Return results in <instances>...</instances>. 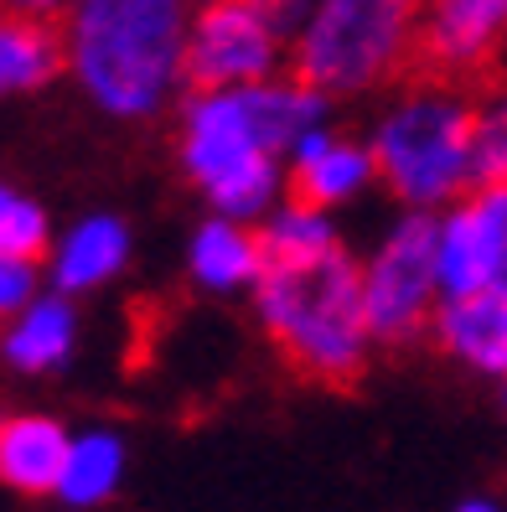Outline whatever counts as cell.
<instances>
[{
	"instance_id": "obj_5",
	"label": "cell",
	"mask_w": 507,
	"mask_h": 512,
	"mask_svg": "<svg viewBox=\"0 0 507 512\" xmlns=\"http://www.w3.org/2000/svg\"><path fill=\"white\" fill-rule=\"evenodd\" d=\"M420 6L425 0H316L290 37V73L337 104L399 88L420 57Z\"/></svg>"
},
{
	"instance_id": "obj_22",
	"label": "cell",
	"mask_w": 507,
	"mask_h": 512,
	"mask_svg": "<svg viewBox=\"0 0 507 512\" xmlns=\"http://www.w3.org/2000/svg\"><path fill=\"white\" fill-rule=\"evenodd\" d=\"M73 0H0V11H11V16H26V21H42V26H57L68 16Z\"/></svg>"
},
{
	"instance_id": "obj_6",
	"label": "cell",
	"mask_w": 507,
	"mask_h": 512,
	"mask_svg": "<svg viewBox=\"0 0 507 512\" xmlns=\"http://www.w3.org/2000/svg\"><path fill=\"white\" fill-rule=\"evenodd\" d=\"M363 300L378 347H414L430 337L440 306V264H435V213H399L373 233L363 249Z\"/></svg>"
},
{
	"instance_id": "obj_11",
	"label": "cell",
	"mask_w": 507,
	"mask_h": 512,
	"mask_svg": "<svg viewBox=\"0 0 507 512\" xmlns=\"http://www.w3.org/2000/svg\"><path fill=\"white\" fill-rule=\"evenodd\" d=\"M373 187H378V161L368 140L342 135L337 119L306 130L290 145V197L316 202L326 213H342V207L363 202Z\"/></svg>"
},
{
	"instance_id": "obj_3",
	"label": "cell",
	"mask_w": 507,
	"mask_h": 512,
	"mask_svg": "<svg viewBox=\"0 0 507 512\" xmlns=\"http://www.w3.org/2000/svg\"><path fill=\"white\" fill-rule=\"evenodd\" d=\"M249 306L264 342L311 383L363 378L378 352L363 300V254L347 244L306 259H264Z\"/></svg>"
},
{
	"instance_id": "obj_14",
	"label": "cell",
	"mask_w": 507,
	"mask_h": 512,
	"mask_svg": "<svg viewBox=\"0 0 507 512\" xmlns=\"http://www.w3.org/2000/svg\"><path fill=\"white\" fill-rule=\"evenodd\" d=\"M182 269L187 280L213 295V300H233V295H254L259 275H264V244H259V223L244 218H223V213H202L187 233L182 249Z\"/></svg>"
},
{
	"instance_id": "obj_8",
	"label": "cell",
	"mask_w": 507,
	"mask_h": 512,
	"mask_svg": "<svg viewBox=\"0 0 507 512\" xmlns=\"http://www.w3.org/2000/svg\"><path fill=\"white\" fill-rule=\"evenodd\" d=\"M440 295H507V182H476L435 213Z\"/></svg>"
},
{
	"instance_id": "obj_2",
	"label": "cell",
	"mask_w": 507,
	"mask_h": 512,
	"mask_svg": "<svg viewBox=\"0 0 507 512\" xmlns=\"http://www.w3.org/2000/svg\"><path fill=\"white\" fill-rule=\"evenodd\" d=\"M197 0H73L57 21L63 73L114 125H151L187 99V37Z\"/></svg>"
},
{
	"instance_id": "obj_7",
	"label": "cell",
	"mask_w": 507,
	"mask_h": 512,
	"mask_svg": "<svg viewBox=\"0 0 507 512\" xmlns=\"http://www.w3.org/2000/svg\"><path fill=\"white\" fill-rule=\"evenodd\" d=\"M290 73V32L254 0H197L187 37V88H244Z\"/></svg>"
},
{
	"instance_id": "obj_9",
	"label": "cell",
	"mask_w": 507,
	"mask_h": 512,
	"mask_svg": "<svg viewBox=\"0 0 507 512\" xmlns=\"http://www.w3.org/2000/svg\"><path fill=\"white\" fill-rule=\"evenodd\" d=\"M507 52V0H425L420 63L440 78H476Z\"/></svg>"
},
{
	"instance_id": "obj_15",
	"label": "cell",
	"mask_w": 507,
	"mask_h": 512,
	"mask_svg": "<svg viewBox=\"0 0 507 512\" xmlns=\"http://www.w3.org/2000/svg\"><path fill=\"white\" fill-rule=\"evenodd\" d=\"M73 430L47 409H6L0 414V487L16 497H52L63 476Z\"/></svg>"
},
{
	"instance_id": "obj_25",
	"label": "cell",
	"mask_w": 507,
	"mask_h": 512,
	"mask_svg": "<svg viewBox=\"0 0 507 512\" xmlns=\"http://www.w3.org/2000/svg\"><path fill=\"white\" fill-rule=\"evenodd\" d=\"M47 512H73V507H47Z\"/></svg>"
},
{
	"instance_id": "obj_16",
	"label": "cell",
	"mask_w": 507,
	"mask_h": 512,
	"mask_svg": "<svg viewBox=\"0 0 507 512\" xmlns=\"http://www.w3.org/2000/svg\"><path fill=\"white\" fill-rule=\"evenodd\" d=\"M125 471H130V440L114 425H83V430H73V445H68V461H63V476H57L52 502L73 507V512H99L119 497Z\"/></svg>"
},
{
	"instance_id": "obj_4",
	"label": "cell",
	"mask_w": 507,
	"mask_h": 512,
	"mask_svg": "<svg viewBox=\"0 0 507 512\" xmlns=\"http://www.w3.org/2000/svg\"><path fill=\"white\" fill-rule=\"evenodd\" d=\"M378 187L409 213H445L476 187V99L456 78H409L368 119Z\"/></svg>"
},
{
	"instance_id": "obj_1",
	"label": "cell",
	"mask_w": 507,
	"mask_h": 512,
	"mask_svg": "<svg viewBox=\"0 0 507 512\" xmlns=\"http://www.w3.org/2000/svg\"><path fill=\"white\" fill-rule=\"evenodd\" d=\"M337 119L301 73L244 88H187L176 104V171L207 213L264 223L290 197V145Z\"/></svg>"
},
{
	"instance_id": "obj_20",
	"label": "cell",
	"mask_w": 507,
	"mask_h": 512,
	"mask_svg": "<svg viewBox=\"0 0 507 512\" xmlns=\"http://www.w3.org/2000/svg\"><path fill=\"white\" fill-rule=\"evenodd\" d=\"M476 182H507V83L476 99Z\"/></svg>"
},
{
	"instance_id": "obj_18",
	"label": "cell",
	"mask_w": 507,
	"mask_h": 512,
	"mask_svg": "<svg viewBox=\"0 0 507 512\" xmlns=\"http://www.w3.org/2000/svg\"><path fill=\"white\" fill-rule=\"evenodd\" d=\"M259 244H264V259H306V254H326V249L347 244V233H342L337 213H326L316 202H301V197H285L259 223Z\"/></svg>"
},
{
	"instance_id": "obj_17",
	"label": "cell",
	"mask_w": 507,
	"mask_h": 512,
	"mask_svg": "<svg viewBox=\"0 0 507 512\" xmlns=\"http://www.w3.org/2000/svg\"><path fill=\"white\" fill-rule=\"evenodd\" d=\"M63 78V37L57 26L0 11V104L32 99Z\"/></svg>"
},
{
	"instance_id": "obj_26",
	"label": "cell",
	"mask_w": 507,
	"mask_h": 512,
	"mask_svg": "<svg viewBox=\"0 0 507 512\" xmlns=\"http://www.w3.org/2000/svg\"><path fill=\"white\" fill-rule=\"evenodd\" d=\"M502 404H507V383H502Z\"/></svg>"
},
{
	"instance_id": "obj_24",
	"label": "cell",
	"mask_w": 507,
	"mask_h": 512,
	"mask_svg": "<svg viewBox=\"0 0 507 512\" xmlns=\"http://www.w3.org/2000/svg\"><path fill=\"white\" fill-rule=\"evenodd\" d=\"M451 512H507V507H502L497 497H461Z\"/></svg>"
},
{
	"instance_id": "obj_12",
	"label": "cell",
	"mask_w": 507,
	"mask_h": 512,
	"mask_svg": "<svg viewBox=\"0 0 507 512\" xmlns=\"http://www.w3.org/2000/svg\"><path fill=\"white\" fill-rule=\"evenodd\" d=\"M83 347V311L78 300L42 285L21 311L0 321V368L11 378H52L63 373Z\"/></svg>"
},
{
	"instance_id": "obj_10",
	"label": "cell",
	"mask_w": 507,
	"mask_h": 512,
	"mask_svg": "<svg viewBox=\"0 0 507 512\" xmlns=\"http://www.w3.org/2000/svg\"><path fill=\"white\" fill-rule=\"evenodd\" d=\"M135 259V228L114 213V207H94L78 213L52 233V249L42 259V275L52 290H63L73 300L109 290Z\"/></svg>"
},
{
	"instance_id": "obj_21",
	"label": "cell",
	"mask_w": 507,
	"mask_h": 512,
	"mask_svg": "<svg viewBox=\"0 0 507 512\" xmlns=\"http://www.w3.org/2000/svg\"><path fill=\"white\" fill-rule=\"evenodd\" d=\"M37 290H42L37 264H26V259H6V254H0V321H6L11 311H21Z\"/></svg>"
},
{
	"instance_id": "obj_23",
	"label": "cell",
	"mask_w": 507,
	"mask_h": 512,
	"mask_svg": "<svg viewBox=\"0 0 507 512\" xmlns=\"http://www.w3.org/2000/svg\"><path fill=\"white\" fill-rule=\"evenodd\" d=\"M254 6H259L264 16H270L275 26H285V32L295 37V32H301V21L311 16V6H316V0H254Z\"/></svg>"
},
{
	"instance_id": "obj_19",
	"label": "cell",
	"mask_w": 507,
	"mask_h": 512,
	"mask_svg": "<svg viewBox=\"0 0 507 512\" xmlns=\"http://www.w3.org/2000/svg\"><path fill=\"white\" fill-rule=\"evenodd\" d=\"M52 218H47V207L0 176V254L6 259H26V264H42L47 249H52Z\"/></svg>"
},
{
	"instance_id": "obj_13",
	"label": "cell",
	"mask_w": 507,
	"mask_h": 512,
	"mask_svg": "<svg viewBox=\"0 0 507 512\" xmlns=\"http://www.w3.org/2000/svg\"><path fill=\"white\" fill-rule=\"evenodd\" d=\"M425 342H435V352L461 373L507 383V295H445Z\"/></svg>"
}]
</instances>
